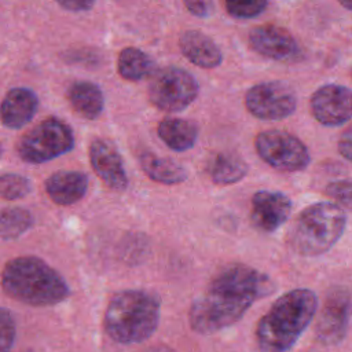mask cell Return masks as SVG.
Returning a JSON list of instances; mask_svg holds the SVG:
<instances>
[{
	"label": "cell",
	"instance_id": "cell-1",
	"mask_svg": "<svg viewBox=\"0 0 352 352\" xmlns=\"http://www.w3.org/2000/svg\"><path fill=\"white\" fill-rule=\"evenodd\" d=\"M274 290L275 283L267 274L242 263L228 264L191 304L190 324L201 334L217 333L236 323L257 300Z\"/></svg>",
	"mask_w": 352,
	"mask_h": 352
},
{
	"label": "cell",
	"instance_id": "cell-2",
	"mask_svg": "<svg viewBox=\"0 0 352 352\" xmlns=\"http://www.w3.org/2000/svg\"><path fill=\"white\" fill-rule=\"evenodd\" d=\"M318 308V297L309 289H293L282 294L256 327L260 352H287L308 327Z\"/></svg>",
	"mask_w": 352,
	"mask_h": 352
},
{
	"label": "cell",
	"instance_id": "cell-3",
	"mask_svg": "<svg viewBox=\"0 0 352 352\" xmlns=\"http://www.w3.org/2000/svg\"><path fill=\"white\" fill-rule=\"evenodd\" d=\"M1 286L8 297L32 307L55 305L70 294L63 276L36 256L8 260L1 272Z\"/></svg>",
	"mask_w": 352,
	"mask_h": 352
},
{
	"label": "cell",
	"instance_id": "cell-4",
	"mask_svg": "<svg viewBox=\"0 0 352 352\" xmlns=\"http://www.w3.org/2000/svg\"><path fill=\"white\" fill-rule=\"evenodd\" d=\"M161 316L160 297L147 290L128 289L116 293L104 311L107 336L120 344H138L150 338Z\"/></svg>",
	"mask_w": 352,
	"mask_h": 352
},
{
	"label": "cell",
	"instance_id": "cell-5",
	"mask_svg": "<svg viewBox=\"0 0 352 352\" xmlns=\"http://www.w3.org/2000/svg\"><path fill=\"white\" fill-rule=\"evenodd\" d=\"M344 210L331 202H318L305 208L296 217L289 245L301 256H319L331 249L345 228Z\"/></svg>",
	"mask_w": 352,
	"mask_h": 352
},
{
	"label": "cell",
	"instance_id": "cell-6",
	"mask_svg": "<svg viewBox=\"0 0 352 352\" xmlns=\"http://www.w3.org/2000/svg\"><path fill=\"white\" fill-rule=\"evenodd\" d=\"M72 126L58 117H47L21 136L16 143L18 157L33 165L52 161L74 148Z\"/></svg>",
	"mask_w": 352,
	"mask_h": 352
},
{
	"label": "cell",
	"instance_id": "cell-7",
	"mask_svg": "<svg viewBox=\"0 0 352 352\" xmlns=\"http://www.w3.org/2000/svg\"><path fill=\"white\" fill-rule=\"evenodd\" d=\"M197 78L183 67L166 66L157 70L148 82L147 95L153 106L161 111L179 113L198 96Z\"/></svg>",
	"mask_w": 352,
	"mask_h": 352
},
{
	"label": "cell",
	"instance_id": "cell-8",
	"mask_svg": "<svg viewBox=\"0 0 352 352\" xmlns=\"http://www.w3.org/2000/svg\"><path fill=\"white\" fill-rule=\"evenodd\" d=\"M257 155L271 168L280 172H298L308 166L311 157L307 146L290 132L265 129L256 135Z\"/></svg>",
	"mask_w": 352,
	"mask_h": 352
},
{
	"label": "cell",
	"instance_id": "cell-9",
	"mask_svg": "<svg viewBox=\"0 0 352 352\" xmlns=\"http://www.w3.org/2000/svg\"><path fill=\"white\" fill-rule=\"evenodd\" d=\"M243 102L246 110L253 117L265 121H278L294 113L297 96L286 82L263 81L246 91Z\"/></svg>",
	"mask_w": 352,
	"mask_h": 352
},
{
	"label": "cell",
	"instance_id": "cell-10",
	"mask_svg": "<svg viewBox=\"0 0 352 352\" xmlns=\"http://www.w3.org/2000/svg\"><path fill=\"white\" fill-rule=\"evenodd\" d=\"M352 298L345 287H333L324 300L316 323V337L324 345H336L345 337Z\"/></svg>",
	"mask_w": 352,
	"mask_h": 352
},
{
	"label": "cell",
	"instance_id": "cell-11",
	"mask_svg": "<svg viewBox=\"0 0 352 352\" xmlns=\"http://www.w3.org/2000/svg\"><path fill=\"white\" fill-rule=\"evenodd\" d=\"M250 48L258 55L276 62H296L301 48L296 38L283 28L265 23L253 28L248 36Z\"/></svg>",
	"mask_w": 352,
	"mask_h": 352
},
{
	"label": "cell",
	"instance_id": "cell-12",
	"mask_svg": "<svg viewBox=\"0 0 352 352\" xmlns=\"http://www.w3.org/2000/svg\"><path fill=\"white\" fill-rule=\"evenodd\" d=\"M315 120L326 126H337L352 117V89L338 84L318 88L309 100Z\"/></svg>",
	"mask_w": 352,
	"mask_h": 352
},
{
	"label": "cell",
	"instance_id": "cell-13",
	"mask_svg": "<svg viewBox=\"0 0 352 352\" xmlns=\"http://www.w3.org/2000/svg\"><path fill=\"white\" fill-rule=\"evenodd\" d=\"M88 157L95 175L103 184L116 192L128 188L129 180L117 147L107 139L96 138L91 142Z\"/></svg>",
	"mask_w": 352,
	"mask_h": 352
},
{
	"label": "cell",
	"instance_id": "cell-14",
	"mask_svg": "<svg viewBox=\"0 0 352 352\" xmlns=\"http://www.w3.org/2000/svg\"><path fill=\"white\" fill-rule=\"evenodd\" d=\"M250 220L263 232H274L290 216L292 201L280 192L272 190H258L252 195Z\"/></svg>",
	"mask_w": 352,
	"mask_h": 352
},
{
	"label": "cell",
	"instance_id": "cell-15",
	"mask_svg": "<svg viewBox=\"0 0 352 352\" xmlns=\"http://www.w3.org/2000/svg\"><path fill=\"white\" fill-rule=\"evenodd\" d=\"M38 110V96L28 87L11 88L1 100L0 116L6 128L19 129L33 120Z\"/></svg>",
	"mask_w": 352,
	"mask_h": 352
},
{
	"label": "cell",
	"instance_id": "cell-16",
	"mask_svg": "<svg viewBox=\"0 0 352 352\" xmlns=\"http://www.w3.org/2000/svg\"><path fill=\"white\" fill-rule=\"evenodd\" d=\"M88 176L80 170H58L44 182V190L50 199L60 206H69L81 201L88 191Z\"/></svg>",
	"mask_w": 352,
	"mask_h": 352
},
{
	"label": "cell",
	"instance_id": "cell-17",
	"mask_svg": "<svg viewBox=\"0 0 352 352\" xmlns=\"http://www.w3.org/2000/svg\"><path fill=\"white\" fill-rule=\"evenodd\" d=\"M179 48L186 59L202 69H214L223 62V54L216 41L197 29L182 33Z\"/></svg>",
	"mask_w": 352,
	"mask_h": 352
},
{
	"label": "cell",
	"instance_id": "cell-18",
	"mask_svg": "<svg viewBox=\"0 0 352 352\" xmlns=\"http://www.w3.org/2000/svg\"><path fill=\"white\" fill-rule=\"evenodd\" d=\"M66 96L73 110L85 120H96L104 109V95L100 87L88 80L73 81Z\"/></svg>",
	"mask_w": 352,
	"mask_h": 352
},
{
	"label": "cell",
	"instance_id": "cell-19",
	"mask_svg": "<svg viewBox=\"0 0 352 352\" xmlns=\"http://www.w3.org/2000/svg\"><path fill=\"white\" fill-rule=\"evenodd\" d=\"M158 138L172 151H187L198 139V126L194 121L177 117H166L157 126Z\"/></svg>",
	"mask_w": 352,
	"mask_h": 352
},
{
	"label": "cell",
	"instance_id": "cell-20",
	"mask_svg": "<svg viewBox=\"0 0 352 352\" xmlns=\"http://www.w3.org/2000/svg\"><path fill=\"white\" fill-rule=\"evenodd\" d=\"M139 164L142 170L155 183L175 186L187 180V170L179 162L168 157L143 151L139 155Z\"/></svg>",
	"mask_w": 352,
	"mask_h": 352
},
{
	"label": "cell",
	"instance_id": "cell-21",
	"mask_svg": "<svg viewBox=\"0 0 352 352\" xmlns=\"http://www.w3.org/2000/svg\"><path fill=\"white\" fill-rule=\"evenodd\" d=\"M249 170L243 158L235 153L220 151L210 157L206 165V172L210 180L219 186H230L241 182Z\"/></svg>",
	"mask_w": 352,
	"mask_h": 352
},
{
	"label": "cell",
	"instance_id": "cell-22",
	"mask_svg": "<svg viewBox=\"0 0 352 352\" xmlns=\"http://www.w3.org/2000/svg\"><path fill=\"white\" fill-rule=\"evenodd\" d=\"M153 58L138 47H125L117 58V72L126 81H140L151 77L154 72Z\"/></svg>",
	"mask_w": 352,
	"mask_h": 352
},
{
	"label": "cell",
	"instance_id": "cell-23",
	"mask_svg": "<svg viewBox=\"0 0 352 352\" xmlns=\"http://www.w3.org/2000/svg\"><path fill=\"white\" fill-rule=\"evenodd\" d=\"M33 226L32 213L19 206L4 208L0 216V236L3 241H12L23 235Z\"/></svg>",
	"mask_w": 352,
	"mask_h": 352
},
{
	"label": "cell",
	"instance_id": "cell-24",
	"mask_svg": "<svg viewBox=\"0 0 352 352\" xmlns=\"http://www.w3.org/2000/svg\"><path fill=\"white\" fill-rule=\"evenodd\" d=\"M32 191V182L19 173H3L0 177V195L6 201L25 198Z\"/></svg>",
	"mask_w": 352,
	"mask_h": 352
},
{
	"label": "cell",
	"instance_id": "cell-25",
	"mask_svg": "<svg viewBox=\"0 0 352 352\" xmlns=\"http://www.w3.org/2000/svg\"><path fill=\"white\" fill-rule=\"evenodd\" d=\"M226 11L235 19H250L258 16L267 7L268 1L265 0H253V1H226Z\"/></svg>",
	"mask_w": 352,
	"mask_h": 352
},
{
	"label": "cell",
	"instance_id": "cell-26",
	"mask_svg": "<svg viewBox=\"0 0 352 352\" xmlns=\"http://www.w3.org/2000/svg\"><path fill=\"white\" fill-rule=\"evenodd\" d=\"M16 336L15 320L7 308L0 311V352H10Z\"/></svg>",
	"mask_w": 352,
	"mask_h": 352
},
{
	"label": "cell",
	"instance_id": "cell-27",
	"mask_svg": "<svg viewBox=\"0 0 352 352\" xmlns=\"http://www.w3.org/2000/svg\"><path fill=\"white\" fill-rule=\"evenodd\" d=\"M326 194L334 198L337 202H340L345 208H352V182L349 180L333 182L327 186Z\"/></svg>",
	"mask_w": 352,
	"mask_h": 352
},
{
	"label": "cell",
	"instance_id": "cell-28",
	"mask_svg": "<svg viewBox=\"0 0 352 352\" xmlns=\"http://www.w3.org/2000/svg\"><path fill=\"white\" fill-rule=\"evenodd\" d=\"M183 4L191 15L198 18H206L212 11V3L204 0H187Z\"/></svg>",
	"mask_w": 352,
	"mask_h": 352
},
{
	"label": "cell",
	"instance_id": "cell-29",
	"mask_svg": "<svg viewBox=\"0 0 352 352\" xmlns=\"http://www.w3.org/2000/svg\"><path fill=\"white\" fill-rule=\"evenodd\" d=\"M58 6L66 11L72 12H82V11H89L94 6V0H63L58 1Z\"/></svg>",
	"mask_w": 352,
	"mask_h": 352
},
{
	"label": "cell",
	"instance_id": "cell-30",
	"mask_svg": "<svg viewBox=\"0 0 352 352\" xmlns=\"http://www.w3.org/2000/svg\"><path fill=\"white\" fill-rule=\"evenodd\" d=\"M340 154L352 162V124L342 132L338 140Z\"/></svg>",
	"mask_w": 352,
	"mask_h": 352
},
{
	"label": "cell",
	"instance_id": "cell-31",
	"mask_svg": "<svg viewBox=\"0 0 352 352\" xmlns=\"http://www.w3.org/2000/svg\"><path fill=\"white\" fill-rule=\"evenodd\" d=\"M340 4L348 10L352 11V0H346V1H340Z\"/></svg>",
	"mask_w": 352,
	"mask_h": 352
}]
</instances>
